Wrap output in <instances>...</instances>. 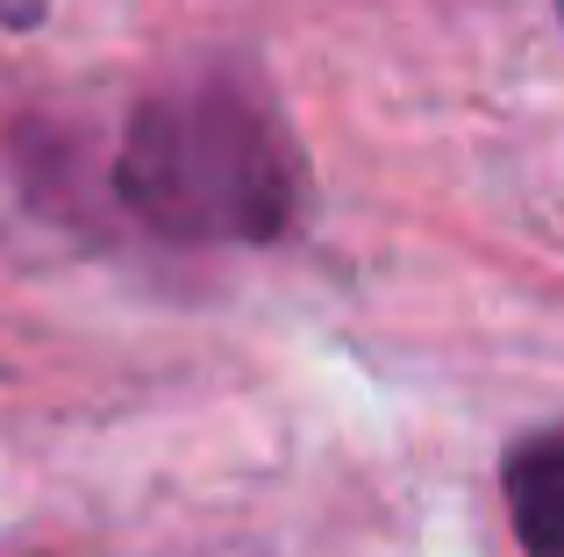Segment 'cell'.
Returning <instances> with one entry per match:
<instances>
[{"instance_id": "cell-1", "label": "cell", "mask_w": 564, "mask_h": 557, "mask_svg": "<svg viewBox=\"0 0 564 557\" xmlns=\"http://www.w3.org/2000/svg\"><path fill=\"white\" fill-rule=\"evenodd\" d=\"M115 194L172 243H272L301 215V151L243 79H186L129 114Z\"/></svg>"}, {"instance_id": "cell-2", "label": "cell", "mask_w": 564, "mask_h": 557, "mask_svg": "<svg viewBox=\"0 0 564 557\" xmlns=\"http://www.w3.org/2000/svg\"><path fill=\"white\" fill-rule=\"evenodd\" d=\"M508 479V515L529 557H564V429L522 436L500 465Z\"/></svg>"}, {"instance_id": "cell-3", "label": "cell", "mask_w": 564, "mask_h": 557, "mask_svg": "<svg viewBox=\"0 0 564 557\" xmlns=\"http://www.w3.org/2000/svg\"><path fill=\"white\" fill-rule=\"evenodd\" d=\"M36 14H43L36 0H0V22H36Z\"/></svg>"}, {"instance_id": "cell-4", "label": "cell", "mask_w": 564, "mask_h": 557, "mask_svg": "<svg viewBox=\"0 0 564 557\" xmlns=\"http://www.w3.org/2000/svg\"><path fill=\"white\" fill-rule=\"evenodd\" d=\"M557 22H564V0H557Z\"/></svg>"}]
</instances>
